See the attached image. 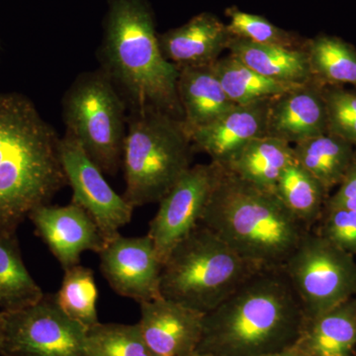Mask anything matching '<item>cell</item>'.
I'll list each match as a JSON object with an SVG mask.
<instances>
[{"mask_svg": "<svg viewBox=\"0 0 356 356\" xmlns=\"http://www.w3.org/2000/svg\"><path fill=\"white\" fill-rule=\"evenodd\" d=\"M257 270L216 234L199 224L163 262L161 296L207 314Z\"/></svg>", "mask_w": 356, "mask_h": 356, "instance_id": "8992f818", "label": "cell"}, {"mask_svg": "<svg viewBox=\"0 0 356 356\" xmlns=\"http://www.w3.org/2000/svg\"><path fill=\"white\" fill-rule=\"evenodd\" d=\"M231 39L228 26L209 13L197 14L185 24L159 35L163 56L177 69L214 64Z\"/></svg>", "mask_w": 356, "mask_h": 356, "instance_id": "e0dca14e", "label": "cell"}, {"mask_svg": "<svg viewBox=\"0 0 356 356\" xmlns=\"http://www.w3.org/2000/svg\"><path fill=\"white\" fill-rule=\"evenodd\" d=\"M295 346L303 356H356V299L306 320Z\"/></svg>", "mask_w": 356, "mask_h": 356, "instance_id": "d6986e66", "label": "cell"}, {"mask_svg": "<svg viewBox=\"0 0 356 356\" xmlns=\"http://www.w3.org/2000/svg\"><path fill=\"white\" fill-rule=\"evenodd\" d=\"M60 158L72 189V202L95 220L105 243L120 235L119 229L131 222L135 208L113 191L102 168L70 134L60 138Z\"/></svg>", "mask_w": 356, "mask_h": 356, "instance_id": "30bf717a", "label": "cell"}, {"mask_svg": "<svg viewBox=\"0 0 356 356\" xmlns=\"http://www.w3.org/2000/svg\"><path fill=\"white\" fill-rule=\"evenodd\" d=\"M1 334H2V316H1V312H0V341H1Z\"/></svg>", "mask_w": 356, "mask_h": 356, "instance_id": "e575fe53", "label": "cell"}, {"mask_svg": "<svg viewBox=\"0 0 356 356\" xmlns=\"http://www.w3.org/2000/svg\"><path fill=\"white\" fill-rule=\"evenodd\" d=\"M60 140L27 96L0 92V232L15 234L67 184Z\"/></svg>", "mask_w": 356, "mask_h": 356, "instance_id": "7a4b0ae2", "label": "cell"}, {"mask_svg": "<svg viewBox=\"0 0 356 356\" xmlns=\"http://www.w3.org/2000/svg\"><path fill=\"white\" fill-rule=\"evenodd\" d=\"M329 133L322 84H300L271 100L266 136L294 145Z\"/></svg>", "mask_w": 356, "mask_h": 356, "instance_id": "2e32d148", "label": "cell"}, {"mask_svg": "<svg viewBox=\"0 0 356 356\" xmlns=\"http://www.w3.org/2000/svg\"><path fill=\"white\" fill-rule=\"evenodd\" d=\"M271 100L236 105L209 125L188 131L194 151L218 165H229L252 140L266 136Z\"/></svg>", "mask_w": 356, "mask_h": 356, "instance_id": "9a60e30c", "label": "cell"}, {"mask_svg": "<svg viewBox=\"0 0 356 356\" xmlns=\"http://www.w3.org/2000/svg\"><path fill=\"white\" fill-rule=\"evenodd\" d=\"M200 224L259 270L281 268L311 231L275 192L255 186L222 166Z\"/></svg>", "mask_w": 356, "mask_h": 356, "instance_id": "277c9868", "label": "cell"}, {"mask_svg": "<svg viewBox=\"0 0 356 356\" xmlns=\"http://www.w3.org/2000/svg\"><path fill=\"white\" fill-rule=\"evenodd\" d=\"M259 356H303L302 353H300L298 348H296V346H293L291 348H288L286 350H283L280 351H275V353H266V355H262Z\"/></svg>", "mask_w": 356, "mask_h": 356, "instance_id": "d6a6232c", "label": "cell"}, {"mask_svg": "<svg viewBox=\"0 0 356 356\" xmlns=\"http://www.w3.org/2000/svg\"><path fill=\"white\" fill-rule=\"evenodd\" d=\"M212 65L178 69L177 95L187 131L209 125L236 106Z\"/></svg>", "mask_w": 356, "mask_h": 356, "instance_id": "ac0fdd59", "label": "cell"}, {"mask_svg": "<svg viewBox=\"0 0 356 356\" xmlns=\"http://www.w3.org/2000/svg\"><path fill=\"white\" fill-rule=\"evenodd\" d=\"M306 318L282 269L257 270L205 314L196 353L259 356L295 346Z\"/></svg>", "mask_w": 356, "mask_h": 356, "instance_id": "6da1fadb", "label": "cell"}, {"mask_svg": "<svg viewBox=\"0 0 356 356\" xmlns=\"http://www.w3.org/2000/svg\"><path fill=\"white\" fill-rule=\"evenodd\" d=\"M226 15L229 20L227 24L229 31L236 38L286 48H303L305 44L301 43L294 33L277 27L262 16L240 10L238 7H229Z\"/></svg>", "mask_w": 356, "mask_h": 356, "instance_id": "f1b7e54d", "label": "cell"}, {"mask_svg": "<svg viewBox=\"0 0 356 356\" xmlns=\"http://www.w3.org/2000/svg\"><path fill=\"white\" fill-rule=\"evenodd\" d=\"M138 323L154 356H188L196 353L205 314L159 297L143 302Z\"/></svg>", "mask_w": 356, "mask_h": 356, "instance_id": "5bb4252c", "label": "cell"}, {"mask_svg": "<svg viewBox=\"0 0 356 356\" xmlns=\"http://www.w3.org/2000/svg\"><path fill=\"white\" fill-rule=\"evenodd\" d=\"M312 76L318 83L356 86V51L343 40L320 35L304 44Z\"/></svg>", "mask_w": 356, "mask_h": 356, "instance_id": "484cf974", "label": "cell"}, {"mask_svg": "<svg viewBox=\"0 0 356 356\" xmlns=\"http://www.w3.org/2000/svg\"><path fill=\"white\" fill-rule=\"evenodd\" d=\"M220 172L221 166L212 161L192 165L159 201L147 235L153 241L161 264L173 248L200 224Z\"/></svg>", "mask_w": 356, "mask_h": 356, "instance_id": "8fae6325", "label": "cell"}, {"mask_svg": "<svg viewBox=\"0 0 356 356\" xmlns=\"http://www.w3.org/2000/svg\"><path fill=\"white\" fill-rule=\"evenodd\" d=\"M274 192L307 229H311L322 218L327 191L296 161L285 168Z\"/></svg>", "mask_w": 356, "mask_h": 356, "instance_id": "d4e9b609", "label": "cell"}, {"mask_svg": "<svg viewBox=\"0 0 356 356\" xmlns=\"http://www.w3.org/2000/svg\"><path fill=\"white\" fill-rule=\"evenodd\" d=\"M88 356H154L139 324H97L86 330Z\"/></svg>", "mask_w": 356, "mask_h": 356, "instance_id": "83f0119b", "label": "cell"}, {"mask_svg": "<svg viewBox=\"0 0 356 356\" xmlns=\"http://www.w3.org/2000/svg\"><path fill=\"white\" fill-rule=\"evenodd\" d=\"M323 212L318 235L348 254H356V211L327 208Z\"/></svg>", "mask_w": 356, "mask_h": 356, "instance_id": "4dcf8cb0", "label": "cell"}, {"mask_svg": "<svg viewBox=\"0 0 356 356\" xmlns=\"http://www.w3.org/2000/svg\"><path fill=\"white\" fill-rule=\"evenodd\" d=\"M293 152L295 161L327 191L343 181L355 156L350 143L329 133L294 145Z\"/></svg>", "mask_w": 356, "mask_h": 356, "instance_id": "7402d4cb", "label": "cell"}, {"mask_svg": "<svg viewBox=\"0 0 356 356\" xmlns=\"http://www.w3.org/2000/svg\"><path fill=\"white\" fill-rule=\"evenodd\" d=\"M97 297L93 271L79 264L65 270L62 286L54 299L65 315L88 329L99 323Z\"/></svg>", "mask_w": 356, "mask_h": 356, "instance_id": "4316f807", "label": "cell"}, {"mask_svg": "<svg viewBox=\"0 0 356 356\" xmlns=\"http://www.w3.org/2000/svg\"><path fill=\"white\" fill-rule=\"evenodd\" d=\"M281 269L298 297L306 320L356 294L355 255L318 233L307 232Z\"/></svg>", "mask_w": 356, "mask_h": 356, "instance_id": "ba28073f", "label": "cell"}, {"mask_svg": "<svg viewBox=\"0 0 356 356\" xmlns=\"http://www.w3.org/2000/svg\"><path fill=\"white\" fill-rule=\"evenodd\" d=\"M323 93L329 134L356 145V93L337 88H323Z\"/></svg>", "mask_w": 356, "mask_h": 356, "instance_id": "f546056e", "label": "cell"}, {"mask_svg": "<svg viewBox=\"0 0 356 356\" xmlns=\"http://www.w3.org/2000/svg\"><path fill=\"white\" fill-rule=\"evenodd\" d=\"M294 161L291 145L264 136L252 140L229 165L222 168L255 186L274 191L285 168Z\"/></svg>", "mask_w": 356, "mask_h": 356, "instance_id": "44dd1931", "label": "cell"}, {"mask_svg": "<svg viewBox=\"0 0 356 356\" xmlns=\"http://www.w3.org/2000/svg\"><path fill=\"white\" fill-rule=\"evenodd\" d=\"M28 218L64 270L79 266L84 252L99 254L106 243L95 220L72 202L67 206L44 204Z\"/></svg>", "mask_w": 356, "mask_h": 356, "instance_id": "4fadbf2b", "label": "cell"}, {"mask_svg": "<svg viewBox=\"0 0 356 356\" xmlns=\"http://www.w3.org/2000/svg\"><path fill=\"white\" fill-rule=\"evenodd\" d=\"M44 294L25 266L15 234L0 232V311H14Z\"/></svg>", "mask_w": 356, "mask_h": 356, "instance_id": "603a6c76", "label": "cell"}, {"mask_svg": "<svg viewBox=\"0 0 356 356\" xmlns=\"http://www.w3.org/2000/svg\"><path fill=\"white\" fill-rule=\"evenodd\" d=\"M65 133L83 147L107 175L122 166L128 108L113 83L99 69L81 72L62 99Z\"/></svg>", "mask_w": 356, "mask_h": 356, "instance_id": "52a82bcc", "label": "cell"}, {"mask_svg": "<svg viewBox=\"0 0 356 356\" xmlns=\"http://www.w3.org/2000/svg\"><path fill=\"white\" fill-rule=\"evenodd\" d=\"M98 254L100 270L117 294L140 304L161 297L163 264L149 236H117Z\"/></svg>", "mask_w": 356, "mask_h": 356, "instance_id": "7c38bea8", "label": "cell"}, {"mask_svg": "<svg viewBox=\"0 0 356 356\" xmlns=\"http://www.w3.org/2000/svg\"><path fill=\"white\" fill-rule=\"evenodd\" d=\"M325 207L356 211V156L339 184V191L327 199Z\"/></svg>", "mask_w": 356, "mask_h": 356, "instance_id": "1f68e13d", "label": "cell"}, {"mask_svg": "<svg viewBox=\"0 0 356 356\" xmlns=\"http://www.w3.org/2000/svg\"><path fill=\"white\" fill-rule=\"evenodd\" d=\"M97 56L103 74L129 110L154 109L184 120L178 69L161 50L147 0H107Z\"/></svg>", "mask_w": 356, "mask_h": 356, "instance_id": "3957f363", "label": "cell"}, {"mask_svg": "<svg viewBox=\"0 0 356 356\" xmlns=\"http://www.w3.org/2000/svg\"><path fill=\"white\" fill-rule=\"evenodd\" d=\"M212 65L222 88L236 105L273 99L300 86L262 76L229 54L218 58Z\"/></svg>", "mask_w": 356, "mask_h": 356, "instance_id": "cb8c5ba5", "label": "cell"}, {"mask_svg": "<svg viewBox=\"0 0 356 356\" xmlns=\"http://www.w3.org/2000/svg\"><path fill=\"white\" fill-rule=\"evenodd\" d=\"M194 152L181 119L159 110H129L123 197L133 208L159 202L191 168Z\"/></svg>", "mask_w": 356, "mask_h": 356, "instance_id": "5b68a950", "label": "cell"}, {"mask_svg": "<svg viewBox=\"0 0 356 356\" xmlns=\"http://www.w3.org/2000/svg\"><path fill=\"white\" fill-rule=\"evenodd\" d=\"M188 356H211L209 355H207V353H192V355Z\"/></svg>", "mask_w": 356, "mask_h": 356, "instance_id": "836d02e7", "label": "cell"}, {"mask_svg": "<svg viewBox=\"0 0 356 356\" xmlns=\"http://www.w3.org/2000/svg\"><path fill=\"white\" fill-rule=\"evenodd\" d=\"M2 356H88L86 327L50 296L14 311H0Z\"/></svg>", "mask_w": 356, "mask_h": 356, "instance_id": "9c48e42d", "label": "cell"}, {"mask_svg": "<svg viewBox=\"0 0 356 356\" xmlns=\"http://www.w3.org/2000/svg\"><path fill=\"white\" fill-rule=\"evenodd\" d=\"M227 50L229 55L269 79L294 84L313 81L304 47L257 44L232 36Z\"/></svg>", "mask_w": 356, "mask_h": 356, "instance_id": "ffe728a7", "label": "cell"}]
</instances>
